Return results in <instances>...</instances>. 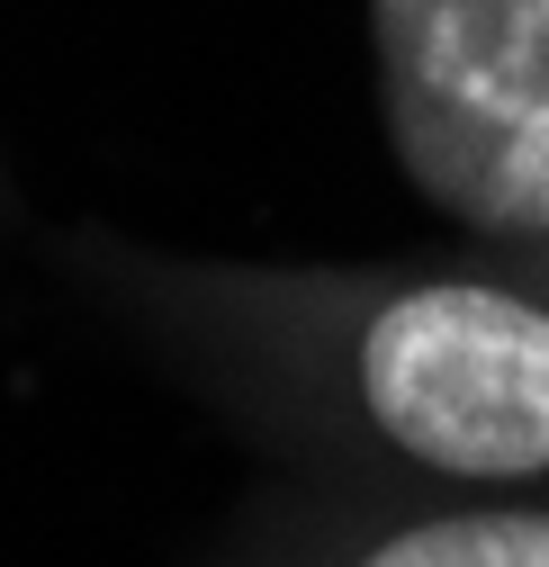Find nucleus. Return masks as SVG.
<instances>
[{
	"label": "nucleus",
	"mask_w": 549,
	"mask_h": 567,
	"mask_svg": "<svg viewBox=\"0 0 549 567\" xmlns=\"http://www.w3.org/2000/svg\"><path fill=\"white\" fill-rule=\"evenodd\" d=\"M100 289L244 414L459 486H549V289L505 261H172L73 244Z\"/></svg>",
	"instance_id": "1"
},
{
	"label": "nucleus",
	"mask_w": 549,
	"mask_h": 567,
	"mask_svg": "<svg viewBox=\"0 0 549 567\" xmlns=\"http://www.w3.org/2000/svg\"><path fill=\"white\" fill-rule=\"evenodd\" d=\"M387 145L477 252L549 244V0H361Z\"/></svg>",
	"instance_id": "2"
},
{
	"label": "nucleus",
	"mask_w": 549,
	"mask_h": 567,
	"mask_svg": "<svg viewBox=\"0 0 549 567\" xmlns=\"http://www.w3.org/2000/svg\"><path fill=\"white\" fill-rule=\"evenodd\" d=\"M280 567H549V495H468V505H424L379 532L315 540Z\"/></svg>",
	"instance_id": "3"
},
{
	"label": "nucleus",
	"mask_w": 549,
	"mask_h": 567,
	"mask_svg": "<svg viewBox=\"0 0 549 567\" xmlns=\"http://www.w3.org/2000/svg\"><path fill=\"white\" fill-rule=\"evenodd\" d=\"M487 261H505L514 279H531V289H549V244H540V252H487Z\"/></svg>",
	"instance_id": "4"
},
{
	"label": "nucleus",
	"mask_w": 549,
	"mask_h": 567,
	"mask_svg": "<svg viewBox=\"0 0 549 567\" xmlns=\"http://www.w3.org/2000/svg\"><path fill=\"white\" fill-rule=\"evenodd\" d=\"M0 207H10V172H0Z\"/></svg>",
	"instance_id": "5"
}]
</instances>
